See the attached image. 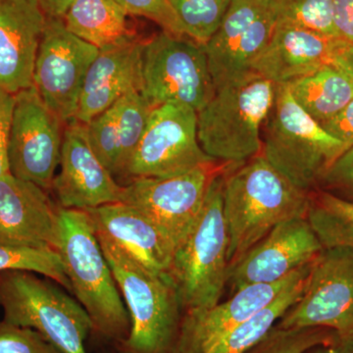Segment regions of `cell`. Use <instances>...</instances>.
<instances>
[{
	"label": "cell",
	"instance_id": "obj_1",
	"mask_svg": "<svg viewBox=\"0 0 353 353\" xmlns=\"http://www.w3.org/2000/svg\"><path fill=\"white\" fill-rule=\"evenodd\" d=\"M311 194L296 187L261 154L225 173L223 209L230 268L271 230L306 217Z\"/></svg>",
	"mask_w": 353,
	"mask_h": 353
},
{
	"label": "cell",
	"instance_id": "obj_2",
	"mask_svg": "<svg viewBox=\"0 0 353 353\" xmlns=\"http://www.w3.org/2000/svg\"><path fill=\"white\" fill-rule=\"evenodd\" d=\"M57 252L72 294L92 319V333L119 347L131 320L87 211L60 208Z\"/></svg>",
	"mask_w": 353,
	"mask_h": 353
},
{
	"label": "cell",
	"instance_id": "obj_3",
	"mask_svg": "<svg viewBox=\"0 0 353 353\" xmlns=\"http://www.w3.org/2000/svg\"><path fill=\"white\" fill-rule=\"evenodd\" d=\"M97 236L131 320V331L120 350L170 353L183 317L171 279L150 271L104 234L97 232Z\"/></svg>",
	"mask_w": 353,
	"mask_h": 353
},
{
	"label": "cell",
	"instance_id": "obj_4",
	"mask_svg": "<svg viewBox=\"0 0 353 353\" xmlns=\"http://www.w3.org/2000/svg\"><path fill=\"white\" fill-rule=\"evenodd\" d=\"M271 81L250 71L216 90L197 112V138L214 160L241 163L261 153L260 130L275 99Z\"/></svg>",
	"mask_w": 353,
	"mask_h": 353
},
{
	"label": "cell",
	"instance_id": "obj_5",
	"mask_svg": "<svg viewBox=\"0 0 353 353\" xmlns=\"http://www.w3.org/2000/svg\"><path fill=\"white\" fill-rule=\"evenodd\" d=\"M225 173L220 172L209 183L201 214L172 259L168 276L183 312L220 303L228 284L229 236L223 209Z\"/></svg>",
	"mask_w": 353,
	"mask_h": 353
},
{
	"label": "cell",
	"instance_id": "obj_6",
	"mask_svg": "<svg viewBox=\"0 0 353 353\" xmlns=\"http://www.w3.org/2000/svg\"><path fill=\"white\" fill-rule=\"evenodd\" d=\"M23 270L0 271L3 320L38 332L62 353H88L92 319L76 299L50 279Z\"/></svg>",
	"mask_w": 353,
	"mask_h": 353
},
{
	"label": "cell",
	"instance_id": "obj_7",
	"mask_svg": "<svg viewBox=\"0 0 353 353\" xmlns=\"http://www.w3.org/2000/svg\"><path fill=\"white\" fill-rule=\"evenodd\" d=\"M345 150L296 103L289 85H276L260 153L272 166L309 192Z\"/></svg>",
	"mask_w": 353,
	"mask_h": 353
},
{
	"label": "cell",
	"instance_id": "obj_8",
	"mask_svg": "<svg viewBox=\"0 0 353 353\" xmlns=\"http://www.w3.org/2000/svg\"><path fill=\"white\" fill-rule=\"evenodd\" d=\"M215 92L202 44L165 31L145 41L141 94L152 108L180 103L199 112Z\"/></svg>",
	"mask_w": 353,
	"mask_h": 353
},
{
	"label": "cell",
	"instance_id": "obj_9",
	"mask_svg": "<svg viewBox=\"0 0 353 353\" xmlns=\"http://www.w3.org/2000/svg\"><path fill=\"white\" fill-rule=\"evenodd\" d=\"M276 326L353 334L352 248H323L311 264L303 294Z\"/></svg>",
	"mask_w": 353,
	"mask_h": 353
},
{
	"label": "cell",
	"instance_id": "obj_10",
	"mask_svg": "<svg viewBox=\"0 0 353 353\" xmlns=\"http://www.w3.org/2000/svg\"><path fill=\"white\" fill-rule=\"evenodd\" d=\"M215 161L199 145L196 111L185 104L165 103L152 108L125 176L170 178Z\"/></svg>",
	"mask_w": 353,
	"mask_h": 353
},
{
	"label": "cell",
	"instance_id": "obj_11",
	"mask_svg": "<svg viewBox=\"0 0 353 353\" xmlns=\"http://www.w3.org/2000/svg\"><path fill=\"white\" fill-rule=\"evenodd\" d=\"M220 172L213 163L170 178L132 179L122 185L120 202L145 214L175 252L196 224L209 183Z\"/></svg>",
	"mask_w": 353,
	"mask_h": 353
},
{
	"label": "cell",
	"instance_id": "obj_12",
	"mask_svg": "<svg viewBox=\"0 0 353 353\" xmlns=\"http://www.w3.org/2000/svg\"><path fill=\"white\" fill-rule=\"evenodd\" d=\"M99 50L48 18L34 62L32 85L41 101L64 124L75 118L88 69Z\"/></svg>",
	"mask_w": 353,
	"mask_h": 353
},
{
	"label": "cell",
	"instance_id": "obj_13",
	"mask_svg": "<svg viewBox=\"0 0 353 353\" xmlns=\"http://www.w3.org/2000/svg\"><path fill=\"white\" fill-rule=\"evenodd\" d=\"M64 124L41 101L36 88L14 95L8 139L9 173L51 190L61 157Z\"/></svg>",
	"mask_w": 353,
	"mask_h": 353
},
{
	"label": "cell",
	"instance_id": "obj_14",
	"mask_svg": "<svg viewBox=\"0 0 353 353\" xmlns=\"http://www.w3.org/2000/svg\"><path fill=\"white\" fill-rule=\"evenodd\" d=\"M277 24L274 0H232L217 31L203 46L216 90L252 71Z\"/></svg>",
	"mask_w": 353,
	"mask_h": 353
},
{
	"label": "cell",
	"instance_id": "obj_15",
	"mask_svg": "<svg viewBox=\"0 0 353 353\" xmlns=\"http://www.w3.org/2000/svg\"><path fill=\"white\" fill-rule=\"evenodd\" d=\"M323 248L307 218L285 221L230 268L228 284L234 294L248 285L284 280L297 269L312 263Z\"/></svg>",
	"mask_w": 353,
	"mask_h": 353
},
{
	"label": "cell",
	"instance_id": "obj_16",
	"mask_svg": "<svg viewBox=\"0 0 353 353\" xmlns=\"http://www.w3.org/2000/svg\"><path fill=\"white\" fill-rule=\"evenodd\" d=\"M66 125L60 170L51 185L60 208L85 211L120 202L122 185L92 152L85 125L75 120Z\"/></svg>",
	"mask_w": 353,
	"mask_h": 353
},
{
	"label": "cell",
	"instance_id": "obj_17",
	"mask_svg": "<svg viewBox=\"0 0 353 353\" xmlns=\"http://www.w3.org/2000/svg\"><path fill=\"white\" fill-rule=\"evenodd\" d=\"M297 269L273 284L248 285L208 308L185 311L170 353H202L230 331L273 303L283 290L310 268Z\"/></svg>",
	"mask_w": 353,
	"mask_h": 353
},
{
	"label": "cell",
	"instance_id": "obj_18",
	"mask_svg": "<svg viewBox=\"0 0 353 353\" xmlns=\"http://www.w3.org/2000/svg\"><path fill=\"white\" fill-rule=\"evenodd\" d=\"M59 213L36 183L0 176V245L57 252Z\"/></svg>",
	"mask_w": 353,
	"mask_h": 353
},
{
	"label": "cell",
	"instance_id": "obj_19",
	"mask_svg": "<svg viewBox=\"0 0 353 353\" xmlns=\"http://www.w3.org/2000/svg\"><path fill=\"white\" fill-rule=\"evenodd\" d=\"M46 21L34 0H0V92L15 95L32 87Z\"/></svg>",
	"mask_w": 353,
	"mask_h": 353
},
{
	"label": "cell",
	"instance_id": "obj_20",
	"mask_svg": "<svg viewBox=\"0 0 353 353\" xmlns=\"http://www.w3.org/2000/svg\"><path fill=\"white\" fill-rule=\"evenodd\" d=\"M143 46L137 38L99 50L85 76L74 120L87 124L125 95L141 92Z\"/></svg>",
	"mask_w": 353,
	"mask_h": 353
},
{
	"label": "cell",
	"instance_id": "obj_21",
	"mask_svg": "<svg viewBox=\"0 0 353 353\" xmlns=\"http://www.w3.org/2000/svg\"><path fill=\"white\" fill-rule=\"evenodd\" d=\"M341 43L339 38L278 22L268 46L253 62L252 71L274 85H289L326 65H333Z\"/></svg>",
	"mask_w": 353,
	"mask_h": 353
},
{
	"label": "cell",
	"instance_id": "obj_22",
	"mask_svg": "<svg viewBox=\"0 0 353 353\" xmlns=\"http://www.w3.org/2000/svg\"><path fill=\"white\" fill-rule=\"evenodd\" d=\"M85 211L97 233L108 236L150 271L168 276L173 245L141 211L123 202Z\"/></svg>",
	"mask_w": 353,
	"mask_h": 353
},
{
	"label": "cell",
	"instance_id": "obj_23",
	"mask_svg": "<svg viewBox=\"0 0 353 353\" xmlns=\"http://www.w3.org/2000/svg\"><path fill=\"white\" fill-rule=\"evenodd\" d=\"M129 16L115 0H74L62 21L72 34L101 50L137 39Z\"/></svg>",
	"mask_w": 353,
	"mask_h": 353
},
{
	"label": "cell",
	"instance_id": "obj_24",
	"mask_svg": "<svg viewBox=\"0 0 353 353\" xmlns=\"http://www.w3.org/2000/svg\"><path fill=\"white\" fill-rule=\"evenodd\" d=\"M288 85L296 103L320 125L353 99V81L334 65H326Z\"/></svg>",
	"mask_w": 353,
	"mask_h": 353
},
{
	"label": "cell",
	"instance_id": "obj_25",
	"mask_svg": "<svg viewBox=\"0 0 353 353\" xmlns=\"http://www.w3.org/2000/svg\"><path fill=\"white\" fill-rule=\"evenodd\" d=\"M310 268L283 290L273 303L223 336L202 353H246L252 350L299 301L305 287Z\"/></svg>",
	"mask_w": 353,
	"mask_h": 353
},
{
	"label": "cell",
	"instance_id": "obj_26",
	"mask_svg": "<svg viewBox=\"0 0 353 353\" xmlns=\"http://www.w3.org/2000/svg\"><path fill=\"white\" fill-rule=\"evenodd\" d=\"M306 218L323 248L353 250V201L328 192L311 194Z\"/></svg>",
	"mask_w": 353,
	"mask_h": 353
},
{
	"label": "cell",
	"instance_id": "obj_27",
	"mask_svg": "<svg viewBox=\"0 0 353 353\" xmlns=\"http://www.w3.org/2000/svg\"><path fill=\"white\" fill-rule=\"evenodd\" d=\"M119 132L123 176L148 126L152 106L141 92H132L114 104Z\"/></svg>",
	"mask_w": 353,
	"mask_h": 353
},
{
	"label": "cell",
	"instance_id": "obj_28",
	"mask_svg": "<svg viewBox=\"0 0 353 353\" xmlns=\"http://www.w3.org/2000/svg\"><path fill=\"white\" fill-rule=\"evenodd\" d=\"M189 38L204 46L215 34L232 0H170Z\"/></svg>",
	"mask_w": 353,
	"mask_h": 353
},
{
	"label": "cell",
	"instance_id": "obj_29",
	"mask_svg": "<svg viewBox=\"0 0 353 353\" xmlns=\"http://www.w3.org/2000/svg\"><path fill=\"white\" fill-rule=\"evenodd\" d=\"M278 22L288 23L338 38L334 20L333 0H274Z\"/></svg>",
	"mask_w": 353,
	"mask_h": 353
},
{
	"label": "cell",
	"instance_id": "obj_30",
	"mask_svg": "<svg viewBox=\"0 0 353 353\" xmlns=\"http://www.w3.org/2000/svg\"><path fill=\"white\" fill-rule=\"evenodd\" d=\"M7 270L34 272L72 292L71 284L57 252L0 245V271Z\"/></svg>",
	"mask_w": 353,
	"mask_h": 353
},
{
	"label": "cell",
	"instance_id": "obj_31",
	"mask_svg": "<svg viewBox=\"0 0 353 353\" xmlns=\"http://www.w3.org/2000/svg\"><path fill=\"white\" fill-rule=\"evenodd\" d=\"M83 125L92 152L115 178L123 176L115 106H111Z\"/></svg>",
	"mask_w": 353,
	"mask_h": 353
},
{
	"label": "cell",
	"instance_id": "obj_32",
	"mask_svg": "<svg viewBox=\"0 0 353 353\" xmlns=\"http://www.w3.org/2000/svg\"><path fill=\"white\" fill-rule=\"evenodd\" d=\"M339 334L324 328L282 329L275 326L246 353H305L331 343Z\"/></svg>",
	"mask_w": 353,
	"mask_h": 353
},
{
	"label": "cell",
	"instance_id": "obj_33",
	"mask_svg": "<svg viewBox=\"0 0 353 353\" xmlns=\"http://www.w3.org/2000/svg\"><path fill=\"white\" fill-rule=\"evenodd\" d=\"M130 16L153 21L165 32L188 37V32L172 6L170 0H115Z\"/></svg>",
	"mask_w": 353,
	"mask_h": 353
},
{
	"label": "cell",
	"instance_id": "obj_34",
	"mask_svg": "<svg viewBox=\"0 0 353 353\" xmlns=\"http://www.w3.org/2000/svg\"><path fill=\"white\" fill-rule=\"evenodd\" d=\"M0 353H62L34 330L0 321Z\"/></svg>",
	"mask_w": 353,
	"mask_h": 353
},
{
	"label": "cell",
	"instance_id": "obj_35",
	"mask_svg": "<svg viewBox=\"0 0 353 353\" xmlns=\"http://www.w3.org/2000/svg\"><path fill=\"white\" fill-rule=\"evenodd\" d=\"M321 182L340 197L353 201V145L334 160Z\"/></svg>",
	"mask_w": 353,
	"mask_h": 353
},
{
	"label": "cell",
	"instance_id": "obj_36",
	"mask_svg": "<svg viewBox=\"0 0 353 353\" xmlns=\"http://www.w3.org/2000/svg\"><path fill=\"white\" fill-rule=\"evenodd\" d=\"M14 108V95L0 92V176L9 173L8 139Z\"/></svg>",
	"mask_w": 353,
	"mask_h": 353
},
{
	"label": "cell",
	"instance_id": "obj_37",
	"mask_svg": "<svg viewBox=\"0 0 353 353\" xmlns=\"http://www.w3.org/2000/svg\"><path fill=\"white\" fill-rule=\"evenodd\" d=\"M323 129L329 134L339 139L345 150L353 145V99L334 117L323 123Z\"/></svg>",
	"mask_w": 353,
	"mask_h": 353
},
{
	"label": "cell",
	"instance_id": "obj_38",
	"mask_svg": "<svg viewBox=\"0 0 353 353\" xmlns=\"http://www.w3.org/2000/svg\"><path fill=\"white\" fill-rule=\"evenodd\" d=\"M333 4L338 38L353 43V0H333Z\"/></svg>",
	"mask_w": 353,
	"mask_h": 353
},
{
	"label": "cell",
	"instance_id": "obj_39",
	"mask_svg": "<svg viewBox=\"0 0 353 353\" xmlns=\"http://www.w3.org/2000/svg\"><path fill=\"white\" fill-rule=\"evenodd\" d=\"M305 353H353V334H339L331 343L311 348Z\"/></svg>",
	"mask_w": 353,
	"mask_h": 353
},
{
	"label": "cell",
	"instance_id": "obj_40",
	"mask_svg": "<svg viewBox=\"0 0 353 353\" xmlns=\"http://www.w3.org/2000/svg\"><path fill=\"white\" fill-rule=\"evenodd\" d=\"M333 65L345 72L353 81V43L341 39L340 46L334 54Z\"/></svg>",
	"mask_w": 353,
	"mask_h": 353
},
{
	"label": "cell",
	"instance_id": "obj_41",
	"mask_svg": "<svg viewBox=\"0 0 353 353\" xmlns=\"http://www.w3.org/2000/svg\"><path fill=\"white\" fill-rule=\"evenodd\" d=\"M48 18L62 19L74 0H34Z\"/></svg>",
	"mask_w": 353,
	"mask_h": 353
},
{
	"label": "cell",
	"instance_id": "obj_42",
	"mask_svg": "<svg viewBox=\"0 0 353 353\" xmlns=\"http://www.w3.org/2000/svg\"><path fill=\"white\" fill-rule=\"evenodd\" d=\"M105 353H125L124 352H122V350H118L117 352H105Z\"/></svg>",
	"mask_w": 353,
	"mask_h": 353
}]
</instances>
